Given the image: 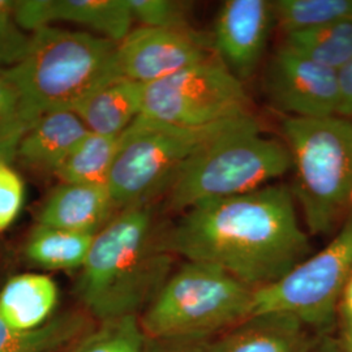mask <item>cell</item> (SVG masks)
Wrapping results in <instances>:
<instances>
[{"label": "cell", "instance_id": "cell-30", "mask_svg": "<svg viewBox=\"0 0 352 352\" xmlns=\"http://www.w3.org/2000/svg\"><path fill=\"white\" fill-rule=\"evenodd\" d=\"M338 109L337 116L352 120V59L337 71Z\"/></svg>", "mask_w": 352, "mask_h": 352}, {"label": "cell", "instance_id": "cell-5", "mask_svg": "<svg viewBox=\"0 0 352 352\" xmlns=\"http://www.w3.org/2000/svg\"><path fill=\"white\" fill-rule=\"evenodd\" d=\"M282 131L295 170L294 197L309 232L327 234L352 213V120L285 116Z\"/></svg>", "mask_w": 352, "mask_h": 352}, {"label": "cell", "instance_id": "cell-26", "mask_svg": "<svg viewBox=\"0 0 352 352\" xmlns=\"http://www.w3.org/2000/svg\"><path fill=\"white\" fill-rule=\"evenodd\" d=\"M133 20L145 28L192 29L188 1L176 0H128Z\"/></svg>", "mask_w": 352, "mask_h": 352}, {"label": "cell", "instance_id": "cell-17", "mask_svg": "<svg viewBox=\"0 0 352 352\" xmlns=\"http://www.w3.org/2000/svg\"><path fill=\"white\" fill-rule=\"evenodd\" d=\"M144 85L120 77L76 104L74 113L89 132L120 136L142 113Z\"/></svg>", "mask_w": 352, "mask_h": 352}, {"label": "cell", "instance_id": "cell-23", "mask_svg": "<svg viewBox=\"0 0 352 352\" xmlns=\"http://www.w3.org/2000/svg\"><path fill=\"white\" fill-rule=\"evenodd\" d=\"M272 6L286 34L352 20V0H277Z\"/></svg>", "mask_w": 352, "mask_h": 352}, {"label": "cell", "instance_id": "cell-22", "mask_svg": "<svg viewBox=\"0 0 352 352\" xmlns=\"http://www.w3.org/2000/svg\"><path fill=\"white\" fill-rule=\"evenodd\" d=\"M283 46L337 72L352 59V20L289 33Z\"/></svg>", "mask_w": 352, "mask_h": 352}, {"label": "cell", "instance_id": "cell-12", "mask_svg": "<svg viewBox=\"0 0 352 352\" xmlns=\"http://www.w3.org/2000/svg\"><path fill=\"white\" fill-rule=\"evenodd\" d=\"M273 19L272 1L223 3L214 26V50L239 80L254 74L264 54Z\"/></svg>", "mask_w": 352, "mask_h": 352}, {"label": "cell", "instance_id": "cell-8", "mask_svg": "<svg viewBox=\"0 0 352 352\" xmlns=\"http://www.w3.org/2000/svg\"><path fill=\"white\" fill-rule=\"evenodd\" d=\"M352 278V213L322 251L307 257L277 282L254 289L253 315L279 312L309 329L334 322L340 299Z\"/></svg>", "mask_w": 352, "mask_h": 352}, {"label": "cell", "instance_id": "cell-21", "mask_svg": "<svg viewBox=\"0 0 352 352\" xmlns=\"http://www.w3.org/2000/svg\"><path fill=\"white\" fill-rule=\"evenodd\" d=\"M120 136H104L89 132L68 154L54 175L60 183L85 186L109 184Z\"/></svg>", "mask_w": 352, "mask_h": 352}, {"label": "cell", "instance_id": "cell-16", "mask_svg": "<svg viewBox=\"0 0 352 352\" xmlns=\"http://www.w3.org/2000/svg\"><path fill=\"white\" fill-rule=\"evenodd\" d=\"M88 133L84 122L72 110L43 113L20 141L16 160L28 168L54 175Z\"/></svg>", "mask_w": 352, "mask_h": 352}, {"label": "cell", "instance_id": "cell-20", "mask_svg": "<svg viewBox=\"0 0 352 352\" xmlns=\"http://www.w3.org/2000/svg\"><path fill=\"white\" fill-rule=\"evenodd\" d=\"M96 234L38 225L26 241V257L51 270L81 269Z\"/></svg>", "mask_w": 352, "mask_h": 352}, {"label": "cell", "instance_id": "cell-4", "mask_svg": "<svg viewBox=\"0 0 352 352\" xmlns=\"http://www.w3.org/2000/svg\"><path fill=\"white\" fill-rule=\"evenodd\" d=\"M251 116L248 113L209 126H184L140 115L120 135L107 184L118 210L149 205L202 151Z\"/></svg>", "mask_w": 352, "mask_h": 352}, {"label": "cell", "instance_id": "cell-18", "mask_svg": "<svg viewBox=\"0 0 352 352\" xmlns=\"http://www.w3.org/2000/svg\"><path fill=\"white\" fill-rule=\"evenodd\" d=\"M58 298V286L49 276H14L0 291V318L17 330L37 329L50 321Z\"/></svg>", "mask_w": 352, "mask_h": 352}, {"label": "cell", "instance_id": "cell-1", "mask_svg": "<svg viewBox=\"0 0 352 352\" xmlns=\"http://www.w3.org/2000/svg\"><path fill=\"white\" fill-rule=\"evenodd\" d=\"M162 248L221 267L251 289L269 286L304 261L311 244L287 186H266L192 206L161 234Z\"/></svg>", "mask_w": 352, "mask_h": 352}, {"label": "cell", "instance_id": "cell-25", "mask_svg": "<svg viewBox=\"0 0 352 352\" xmlns=\"http://www.w3.org/2000/svg\"><path fill=\"white\" fill-rule=\"evenodd\" d=\"M30 123L19 90L0 74V161L12 162Z\"/></svg>", "mask_w": 352, "mask_h": 352}, {"label": "cell", "instance_id": "cell-15", "mask_svg": "<svg viewBox=\"0 0 352 352\" xmlns=\"http://www.w3.org/2000/svg\"><path fill=\"white\" fill-rule=\"evenodd\" d=\"M109 187L62 183L52 189L38 213V225L97 234L115 215Z\"/></svg>", "mask_w": 352, "mask_h": 352}, {"label": "cell", "instance_id": "cell-7", "mask_svg": "<svg viewBox=\"0 0 352 352\" xmlns=\"http://www.w3.org/2000/svg\"><path fill=\"white\" fill-rule=\"evenodd\" d=\"M291 168L287 145L264 136L251 116L215 140L179 174L167 190V205L186 212L200 202L250 193Z\"/></svg>", "mask_w": 352, "mask_h": 352}, {"label": "cell", "instance_id": "cell-6", "mask_svg": "<svg viewBox=\"0 0 352 352\" xmlns=\"http://www.w3.org/2000/svg\"><path fill=\"white\" fill-rule=\"evenodd\" d=\"M254 289L214 265L187 261L140 325L148 338H215L253 316Z\"/></svg>", "mask_w": 352, "mask_h": 352}, {"label": "cell", "instance_id": "cell-2", "mask_svg": "<svg viewBox=\"0 0 352 352\" xmlns=\"http://www.w3.org/2000/svg\"><path fill=\"white\" fill-rule=\"evenodd\" d=\"M151 205L129 206L100 230L76 285L98 322L140 317L171 277L174 256L162 248Z\"/></svg>", "mask_w": 352, "mask_h": 352}, {"label": "cell", "instance_id": "cell-31", "mask_svg": "<svg viewBox=\"0 0 352 352\" xmlns=\"http://www.w3.org/2000/svg\"><path fill=\"white\" fill-rule=\"evenodd\" d=\"M311 352H344V350L340 340L324 336L320 340H317Z\"/></svg>", "mask_w": 352, "mask_h": 352}, {"label": "cell", "instance_id": "cell-32", "mask_svg": "<svg viewBox=\"0 0 352 352\" xmlns=\"http://www.w3.org/2000/svg\"><path fill=\"white\" fill-rule=\"evenodd\" d=\"M342 347L344 352H352V317L342 316Z\"/></svg>", "mask_w": 352, "mask_h": 352}, {"label": "cell", "instance_id": "cell-28", "mask_svg": "<svg viewBox=\"0 0 352 352\" xmlns=\"http://www.w3.org/2000/svg\"><path fill=\"white\" fill-rule=\"evenodd\" d=\"M30 36L14 20L0 16V72L19 63L25 55Z\"/></svg>", "mask_w": 352, "mask_h": 352}, {"label": "cell", "instance_id": "cell-19", "mask_svg": "<svg viewBox=\"0 0 352 352\" xmlns=\"http://www.w3.org/2000/svg\"><path fill=\"white\" fill-rule=\"evenodd\" d=\"M91 317L84 312H67L52 317L33 330H17L0 318V352H59L82 340L91 327Z\"/></svg>", "mask_w": 352, "mask_h": 352}, {"label": "cell", "instance_id": "cell-14", "mask_svg": "<svg viewBox=\"0 0 352 352\" xmlns=\"http://www.w3.org/2000/svg\"><path fill=\"white\" fill-rule=\"evenodd\" d=\"M317 340L296 317L253 315L210 340L208 352H311Z\"/></svg>", "mask_w": 352, "mask_h": 352}, {"label": "cell", "instance_id": "cell-11", "mask_svg": "<svg viewBox=\"0 0 352 352\" xmlns=\"http://www.w3.org/2000/svg\"><path fill=\"white\" fill-rule=\"evenodd\" d=\"M266 91L279 111L289 118L337 116V72L282 46L266 74Z\"/></svg>", "mask_w": 352, "mask_h": 352}, {"label": "cell", "instance_id": "cell-27", "mask_svg": "<svg viewBox=\"0 0 352 352\" xmlns=\"http://www.w3.org/2000/svg\"><path fill=\"white\" fill-rule=\"evenodd\" d=\"M25 200V186L10 162L0 161V232L12 226L21 213Z\"/></svg>", "mask_w": 352, "mask_h": 352}, {"label": "cell", "instance_id": "cell-24", "mask_svg": "<svg viewBox=\"0 0 352 352\" xmlns=\"http://www.w3.org/2000/svg\"><path fill=\"white\" fill-rule=\"evenodd\" d=\"M140 317L100 322L75 346V352H145Z\"/></svg>", "mask_w": 352, "mask_h": 352}, {"label": "cell", "instance_id": "cell-10", "mask_svg": "<svg viewBox=\"0 0 352 352\" xmlns=\"http://www.w3.org/2000/svg\"><path fill=\"white\" fill-rule=\"evenodd\" d=\"M217 55L213 39L193 29H161L140 26L119 45L122 76L142 85L175 75Z\"/></svg>", "mask_w": 352, "mask_h": 352}, {"label": "cell", "instance_id": "cell-9", "mask_svg": "<svg viewBox=\"0 0 352 352\" xmlns=\"http://www.w3.org/2000/svg\"><path fill=\"white\" fill-rule=\"evenodd\" d=\"M241 80L218 55L144 85L142 116L167 124L209 126L248 113Z\"/></svg>", "mask_w": 352, "mask_h": 352}, {"label": "cell", "instance_id": "cell-13", "mask_svg": "<svg viewBox=\"0 0 352 352\" xmlns=\"http://www.w3.org/2000/svg\"><path fill=\"white\" fill-rule=\"evenodd\" d=\"M13 20L25 33L68 23L116 43L132 32L135 21L128 0H16Z\"/></svg>", "mask_w": 352, "mask_h": 352}, {"label": "cell", "instance_id": "cell-3", "mask_svg": "<svg viewBox=\"0 0 352 352\" xmlns=\"http://www.w3.org/2000/svg\"><path fill=\"white\" fill-rule=\"evenodd\" d=\"M118 45L90 32L47 26L32 33L23 59L0 74L19 90L32 126L43 113L74 110L123 77Z\"/></svg>", "mask_w": 352, "mask_h": 352}, {"label": "cell", "instance_id": "cell-33", "mask_svg": "<svg viewBox=\"0 0 352 352\" xmlns=\"http://www.w3.org/2000/svg\"><path fill=\"white\" fill-rule=\"evenodd\" d=\"M77 343H78V342H77ZM77 343H76V344H77ZM76 344H74V346H71V347H68V349H65V350H62V351L59 352H75Z\"/></svg>", "mask_w": 352, "mask_h": 352}, {"label": "cell", "instance_id": "cell-29", "mask_svg": "<svg viewBox=\"0 0 352 352\" xmlns=\"http://www.w3.org/2000/svg\"><path fill=\"white\" fill-rule=\"evenodd\" d=\"M213 338H148L145 352H208Z\"/></svg>", "mask_w": 352, "mask_h": 352}]
</instances>
